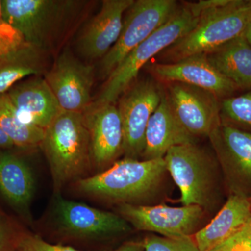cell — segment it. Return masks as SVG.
Returning <instances> with one entry per match:
<instances>
[{"label":"cell","mask_w":251,"mask_h":251,"mask_svg":"<svg viewBox=\"0 0 251 251\" xmlns=\"http://www.w3.org/2000/svg\"><path fill=\"white\" fill-rule=\"evenodd\" d=\"M38 53L37 49L25 43L0 56V94L24 77L40 74Z\"/></svg>","instance_id":"obj_22"},{"label":"cell","mask_w":251,"mask_h":251,"mask_svg":"<svg viewBox=\"0 0 251 251\" xmlns=\"http://www.w3.org/2000/svg\"><path fill=\"white\" fill-rule=\"evenodd\" d=\"M168 173L164 158L153 160L124 158L106 171L81 178L80 192L120 204H140L156 196Z\"/></svg>","instance_id":"obj_3"},{"label":"cell","mask_w":251,"mask_h":251,"mask_svg":"<svg viewBox=\"0 0 251 251\" xmlns=\"http://www.w3.org/2000/svg\"><path fill=\"white\" fill-rule=\"evenodd\" d=\"M221 112L233 123L251 128V91L238 97L224 99L221 103Z\"/></svg>","instance_id":"obj_24"},{"label":"cell","mask_w":251,"mask_h":251,"mask_svg":"<svg viewBox=\"0 0 251 251\" xmlns=\"http://www.w3.org/2000/svg\"><path fill=\"white\" fill-rule=\"evenodd\" d=\"M243 36L245 37L248 42L251 44V16L248 21L247 27H246L245 31H244Z\"/></svg>","instance_id":"obj_31"},{"label":"cell","mask_w":251,"mask_h":251,"mask_svg":"<svg viewBox=\"0 0 251 251\" xmlns=\"http://www.w3.org/2000/svg\"><path fill=\"white\" fill-rule=\"evenodd\" d=\"M151 70L161 80L199 87L217 97H227L239 88L222 75L204 54H195L175 63L156 64Z\"/></svg>","instance_id":"obj_15"},{"label":"cell","mask_w":251,"mask_h":251,"mask_svg":"<svg viewBox=\"0 0 251 251\" xmlns=\"http://www.w3.org/2000/svg\"><path fill=\"white\" fill-rule=\"evenodd\" d=\"M179 4L175 0H138L126 11L120 37L102 58L100 71L108 77L144 41L174 14Z\"/></svg>","instance_id":"obj_6"},{"label":"cell","mask_w":251,"mask_h":251,"mask_svg":"<svg viewBox=\"0 0 251 251\" xmlns=\"http://www.w3.org/2000/svg\"><path fill=\"white\" fill-rule=\"evenodd\" d=\"M209 0L185 2L146 40L137 46L110 74L96 105L114 104L128 90L142 68L187 34L197 24Z\"/></svg>","instance_id":"obj_1"},{"label":"cell","mask_w":251,"mask_h":251,"mask_svg":"<svg viewBox=\"0 0 251 251\" xmlns=\"http://www.w3.org/2000/svg\"><path fill=\"white\" fill-rule=\"evenodd\" d=\"M251 219L249 198L231 194L211 222L193 235L198 250H211L240 230Z\"/></svg>","instance_id":"obj_19"},{"label":"cell","mask_w":251,"mask_h":251,"mask_svg":"<svg viewBox=\"0 0 251 251\" xmlns=\"http://www.w3.org/2000/svg\"><path fill=\"white\" fill-rule=\"evenodd\" d=\"M83 114L90 135L91 156L99 168L115 163L123 153L124 134L121 117L114 104H90Z\"/></svg>","instance_id":"obj_14"},{"label":"cell","mask_w":251,"mask_h":251,"mask_svg":"<svg viewBox=\"0 0 251 251\" xmlns=\"http://www.w3.org/2000/svg\"><path fill=\"white\" fill-rule=\"evenodd\" d=\"M142 244L145 251H199L193 237L172 239L149 235Z\"/></svg>","instance_id":"obj_25"},{"label":"cell","mask_w":251,"mask_h":251,"mask_svg":"<svg viewBox=\"0 0 251 251\" xmlns=\"http://www.w3.org/2000/svg\"><path fill=\"white\" fill-rule=\"evenodd\" d=\"M16 249L18 251H80L70 247L50 244L41 237L31 234L18 237Z\"/></svg>","instance_id":"obj_26"},{"label":"cell","mask_w":251,"mask_h":251,"mask_svg":"<svg viewBox=\"0 0 251 251\" xmlns=\"http://www.w3.org/2000/svg\"><path fill=\"white\" fill-rule=\"evenodd\" d=\"M163 158L179 188L182 205L212 209L217 196V166L210 155L196 143H188L171 148Z\"/></svg>","instance_id":"obj_5"},{"label":"cell","mask_w":251,"mask_h":251,"mask_svg":"<svg viewBox=\"0 0 251 251\" xmlns=\"http://www.w3.org/2000/svg\"><path fill=\"white\" fill-rule=\"evenodd\" d=\"M209 62L238 87H251V46L244 36L204 54Z\"/></svg>","instance_id":"obj_21"},{"label":"cell","mask_w":251,"mask_h":251,"mask_svg":"<svg viewBox=\"0 0 251 251\" xmlns=\"http://www.w3.org/2000/svg\"><path fill=\"white\" fill-rule=\"evenodd\" d=\"M71 1L54 0H2V21L19 32L27 44L43 47Z\"/></svg>","instance_id":"obj_9"},{"label":"cell","mask_w":251,"mask_h":251,"mask_svg":"<svg viewBox=\"0 0 251 251\" xmlns=\"http://www.w3.org/2000/svg\"><path fill=\"white\" fill-rule=\"evenodd\" d=\"M30 167L22 158L0 152V193L17 209H26L35 188Z\"/></svg>","instance_id":"obj_20"},{"label":"cell","mask_w":251,"mask_h":251,"mask_svg":"<svg viewBox=\"0 0 251 251\" xmlns=\"http://www.w3.org/2000/svg\"><path fill=\"white\" fill-rule=\"evenodd\" d=\"M17 238L12 237L6 223L0 215V251H10L13 248L16 249Z\"/></svg>","instance_id":"obj_28"},{"label":"cell","mask_w":251,"mask_h":251,"mask_svg":"<svg viewBox=\"0 0 251 251\" xmlns=\"http://www.w3.org/2000/svg\"><path fill=\"white\" fill-rule=\"evenodd\" d=\"M167 99L179 123L194 138L209 137L221 122V104L209 91L172 82Z\"/></svg>","instance_id":"obj_11"},{"label":"cell","mask_w":251,"mask_h":251,"mask_svg":"<svg viewBox=\"0 0 251 251\" xmlns=\"http://www.w3.org/2000/svg\"><path fill=\"white\" fill-rule=\"evenodd\" d=\"M209 138L232 194L249 198L251 191V133L221 122Z\"/></svg>","instance_id":"obj_10"},{"label":"cell","mask_w":251,"mask_h":251,"mask_svg":"<svg viewBox=\"0 0 251 251\" xmlns=\"http://www.w3.org/2000/svg\"><path fill=\"white\" fill-rule=\"evenodd\" d=\"M94 67L81 62L67 51L46 75V82L63 110L83 112L90 105Z\"/></svg>","instance_id":"obj_13"},{"label":"cell","mask_w":251,"mask_h":251,"mask_svg":"<svg viewBox=\"0 0 251 251\" xmlns=\"http://www.w3.org/2000/svg\"><path fill=\"white\" fill-rule=\"evenodd\" d=\"M209 251H251V219L240 230Z\"/></svg>","instance_id":"obj_27"},{"label":"cell","mask_w":251,"mask_h":251,"mask_svg":"<svg viewBox=\"0 0 251 251\" xmlns=\"http://www.w3.org/2000/svg\"><path fill=\"white\" fill-rule=\"evenodd\" d=\"M41 146L54 189L83 174L92 161L90 135L82 112L62 110L45 129Z\"/></svg>","instance_id":"obj_4"},{"label":"cell","mask_w":251,"mask_h":251,"mask_svg":"<svg viewBox=\"0 0 251 251\" xmlns=\"http://www.w3.org/2000/svg\"><path fill=\"white\" fill-rule=\"evenodd\" d=\"M0 128L15 147L24 150L41 145L45 132V129L20 121L7 93L0 94Z\"/></svg>","instance_id":"obj_23"},{"label":"cell","mask_w":251,"mask_h":251,"mask_svg":"<svg viewBox=\"0 0 251 251\" xmlns=\"http://www.w3.org/2000/svg\"><path fill=\"white\" fill-rule=\"evenodd\" d=\"M6 93L20 121L46 129L62 111L45 79L34 77L13 86Z\"/></svg>","instance_id":"obj_17"},{"label":"cell","mask_w":251,"mask_h":251,"mask_svg":"<svg viewBox=\"0 0 251 251\" xmlns=\"http://www.w3.org/2000/svg\"><path fill=\"white\" fill-rule=\"evenodd\" d=\"M112 251H145L142 242H128Z\"/></svg>","instance_id":"obj_29"},{"label":"cell","mask_w":251,"mask_h":251,"mask_svg":"<svg viewBox=\"0 0 251 251\" xmlns=\"http://www.w3.org/2000/svg\"><path fill=\"white\" fill-rule=\"evenodd\" d=\"M54 211L59 228L77 237H112L131 230L132 226L120 215L62 197L56 200Z\"/></svg>","instance_id":"obj_12"},{"label":"cell","mask_w":251,"mask_h":251,"mask_svg":"<svg viewBox=\"0 0 251 251\" xmlns=\"http://www.w3.org/2000/svg\"><path fill=\"white\" fill-rule=\"evenodd\" d=\"M196 139L179 123L166 96L163 95L148 122L142 158L143 160L163 158L171 148L196 143Z\"/></svg>","instance_id":"obj_18"},{"label":"cell","mask_w":251,"mask_h":251,"mask_svg":"<svg viewBox=\"0 0 251 251\" xmlns=\"http://www.w3.org/2000/svg\"><path fill=\"white\" fill-rule=\"evenodd\" d=\"M117 107L123 128L125 158L138 160L145 150L148 122L161 103L163 94L156 82L144 80L122 94Z\"/></svg>","instance_id":"obj_8"},{"label":"cell","mask_w":251,"mask_h":251,"mask_svg":"<svg viewBox=\"0 0 251 251\" xmlns=\"http://www.w3.org/2000/svg\"><path fill=\"white\" fill-rule=\"evenodd\" d=\"M249 202H250L251 207V196L249 197Z\"/></svg>","instance_id":"obj_33"},{"label":"cell","mask_w":251,"mask_h":251,"mask_svg":"<svg viewBox=\"0 0 251 251\" xmlns=\"http://www.w3.org/2000/svg\"><path fill=\"white\" fill-rule=\"evenodd\" d=\"M118 211L134 228L172 239L193 237L202 228L206 212L197 205L173 207L132 204H119Z\"/></svg>","instance_id":"obj_7"},{"label":"cell","mask_w":251,"mask_h":251,"mask_svg":"<svg viewBox=\"0 0 251 251\" xmlns=\"http://www.w3.org/2000/svg\"><path fill=\"white\" fill-rule=\"evenodd\" d=\"M2 21V16H1V1H0V21Z\"/></svg>","instance_id":"obj_32"},{"label":"cell","mask_w":251,"mask_h":251,"mask_svg":"<svg viewBox=\"0 0 251 251\" xmlns=\"http://www.w3.org/2000/svg\"><path fill=\"white\" fill-rule=\"evenodd\" d=\"M251 16V0H210L197 24L160 53L167 64L206 54L242 36Z\"/></svg>","instance_id":"obj_2"},{"label":"cell","mask_w":251,"mask_h":251,"mask_svg":"<svg viewBox=\"0 0 251 251\" xmlns=\"http://www.w3.org/2000/svg\"><path fill=\"white\" fill-rule=\"evenodd\" d=\"M134 0H105L78 41L81 53L87 58H103L116 44L123 27V16Z\"/></svg>","instance_id":"obj_16"},{"label":"cell","mask_w":251,"mask_h":251,"mask_svg":"<svg viewBox=\"0 0 251 251\" xmlns=\"http://www.w3.org/2000/svg\"><path fill=\"white\" fill-rule=\"evenodd\" d=\"M14 144L11 141L9 137L0 128V148L11 149L14 148Z\"/></svg>","instance_id":"obj_30"}]
</instances>
